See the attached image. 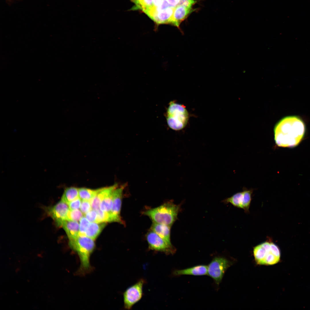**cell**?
I'll list each match as a JSON object with an SVG mask.
<instances>
[{
	"label": "cell",
	"instance_id": "obj_1",
	"mask_svg": "<svg viewBox=\"0 0 310 310\" xmlns=\"http://www.w3.org/2000/svg\"><path fill=\"white\" fill-rule=\"evenodd\" d=\"M274 140L278 146L296 147L301 142L305 132L303 121L295 116L287 117L276 124L274 130Z\"/></svg>",
	"mask_w": 310,
	"mask_h": 310
},
{
	"label": "cell",
	"instance_id": "obj_2",
	"mask_svg": "<svg viewBox=\"0 0 310 310\" xmlns=\"http://www.w3.org/2000/svg\"><path fill=\"white\" fill-rule=\"evenodd\" d=\"M181 205V204H175L170 201L158 207L148 209L143 212L142 214L148 216L153 222L171 227L177 218Z\"/></svg>",
	"mask_w": 310,
	"mask_h": 310
},
{
	"label": "cell",
	"instance_id": "obj_3",
	"mask_svg": "<svg viewBox=\"0 0 310 310\" xmlns=\"http://www.w3.org/2000/svg\"><path fill=\"white\" fill-rule=\"evenodd\" d=\"M94 241L86 236H80L74 239L69 240V246L79 256L80 266L78 272L80 273L87 272L91 269L90 258L95 247Z\"/></svg>",
	"mask_w": 310,
	"mask_h": 310
},
{
	"label": "cell",
	"instance_id": "obj_4",
	"mask_svg": "<svg viewBox=\"0 0 310 310\" xmlns=\"http://www.w3.org/2000/svg\"><path fill=\"white\" fill-rule=\"evenodd\" d=\"M253 252L255 260L259 265H274L280 259L279 248L271 241H266L255 247Z\"/></svg>",
	"mask_w": 310,
	"mask_h": 310
},
{
	"label": "cell",
	"instance_id": "obj_5",
	"mask_svg": "<svg viewBox=\"0 0 310 310\" xmlns=\"http://www.w3.org/2000/svg\"><path fill=\"white\" fill-rule=\"evenodd\" d=\"M166 118L168 125L171 129L179 130L187 125L189 114L184 105L171 101L167 110Z\"/></svg>",
	"mask_w": 310,
	"mask_h": 310
},
{
	"label": "cell",
	"instance_id": "obj_6",
	"mask_svg": "<svg viewBox=\"0 0 310 310\" xmlns=\"http://www.w3.org/2000/svg\"><path fill=\"white\" fill-rule=\"evenodd\" d=\"M231 264V262L227 258L218 255L213 257L208 266V275L213 279L217 287L225 272Z\"/></svg>",
	"mask_w": 310,
	"mask_h": 310
},
{
	"label": "cell",
	"instance_id": "obj_7",
	"mask_svg": "<svg viewBox=\"0 0 310 310\" xmlns=\"http://www.w3.org/2000/svg\"><path fill=\"white\" fill-rule=\"evenodd\" d=\"M146 237L150 250L168 255H173L176 251L172 244L168 243L151 230L147 232Z\"/></svg>",
	"mask_w": 310,
	"mask_h": 310
},
{
	"label": "cell",
	"instance_id": "obj_8",
	"mask_svg": "<svg viewBox=\"0 0 310 310\" xmlns=\"http://www.w3.org/2000/svg\"><path fill=\"white\" fill-rule=\"evenodd\" d=\"M145 280L142 278L127 288L123 294L124 306L127 310L131 309L142 298L143 288Z\"/></svg>",
	"mask_w": 310,
	"mask_h": 310
},
{
	"label": "cell",
	"instance_id": "obj_9",
	"mask_svg": "<svg viewBox=\"0 0 310 310\" xmlns=\"http://www.w3.org/2000/svg\"><path fill=\"white\" fill-rule=\"evenodd\" d=\"M44 209L48 216L54 220L56 225L61 227L67 217L69 208L68 205L61 200L53 206L45 207Z\"/></svg>",
	"mask_w": 310,
	"mask_h": 310
},
{
	"label": "cell",
	"instance_id": "obj_10",
	"mask_svg": "<svg viewBox=\"0 0 310 310\" xmlns=\"http://www.w3.org/2000/svg\"><path fill=\"white\" fill-rule=\"evenodd\" d=\"M125 186V184L119 187L118 186L113 192V204L110 212L112 222H117L122 224H124L120 216V212L123 191Z\"/></svg>",
	"mask_w": 310,
	"mask_h": 310
},
{
	"label": "cell",
	"instance_id": "obj_11",
	"mask_svg": "<svg viewBox=\"0 0 310 310\" xmlns=\"http://www.w3.org/2000/svg\"><path fill=\"white\" fill-rule=\"evenodd\" d=\"M175 7H169L165 9L157 10L153 8L146 14L158 26L160 24H170Z\"/></svg>",
	"mask_w": 310,
	"mask_h": 310
},
{
	"label": "cell",
	"instance_id": "obj_12",
	"mask_svg": "<svg viewBox=\"0 0 310 310\" xmlns=\"http://www.w3.org/2000/svg\"><path fill=\"white\" fill-rule=\"evenodd\" d=\"M173 275L176 276L184 275L195 276L208 275V266L199 265L185 269L176 270L173 272Z\"/></svg>",
	"mask_w": 310,
	"mask_h": 310
},
{
	"label": "cell",
	"instance_id": "obj_13",
	"mask_svg": "<svg viewBox=\"0 0 310 310\" xmlns=\"http://www.w3.org/2000/svg\"><path fill=\"white\" fill-rule=\"evenodd\" d=\"M192 11V9L177 5L174 8L170 24L179 27L181 22Z\"/></svg>",
	"mask_w": 310,
	"mask_h": 310
},
{
	"label": "cell",
	"instance_id": "obj_14",
	"mask_svg": "<svg viewBox=\"0 0 310 310\" xmlns=\"http://www.w3.org/2000/svg\"><path fill=\"white\" fill-rule=\"evenodd\" d=\"M118 186L117 184H115L111 186L100 188V191L90 201L92 209L96 211L99 209L100 205L102 199L106 196L112 192Z\"/></svg>",
	"mask_w": 310,
	"mask_h": 310
},
{
	"label": "cell",
	"instance_id": "obj_15",
	"mask_svg": "<svg viewBox=\"0 0 310 310\" xmlns=\"http://www.w3.org/2000/svg\"><path fill=\"white\" fill-rule=\"evenodd\" d=\"M61 227L65 230L69 240L74 239L79 236L80 225L78 221L66 220L63 221Z\"/></svg>",
	"mask_w": 310,
	"mask_h": 310
},
{
	"label": "cell",
	"instance_id": "obj_16",
	"mask_svg": "<svg viewBox=\"0 0 310 310\" xmlns=\"http://www.w3.org/2000/svg\"><path fill=\"white\" fill-rule=\"evenodd\" d=\"M170 227L167 225L153 222L150 230L168 243L172 244L170 241Z\"/></svg>",
	"mask_w": 310,
	"mask_h": 310
},
{
	"label": "cell",
	"instance_id": "obj_17",
	"mask_svg": "<svg viewBox=\"0 0 310 310\" xmlns=\"http://www.w3.org/2000/svg\"><path fill=\"white\" fill-rule=\"evenodd\" d=\"M106 225V223L90 222L86 233V236L95 240Z\"/></svg>",
	"mask_w": 310,
	"mask_h": 310
},
{
	"label": "cell",
	"instance_id": "obj_18",
	"mask_svg": "<svg viewBox=\"0 0 310 310\" xmlns=\"http://www.w3.org/2000/svg\"><path fill=\"white\" fill-rule=\"evenodd\" d=\"M79 197L78 189L74 187H70L65 189L61 200L67 204Z\"/></svg>",
	"mask_w": 310,
	"mask_h": 310
},
{
	"label": "cell",
	"instance_id": "obj_19",
	"mask_svg": "<svg viewBox=\"0 0 310 310\" xmlns=\"http://www.w3.org/2000/svg\"><path fill=\"white\" fill-rule=\"evenodd\" d=\"M100 188L93 189L86 188L78 189L79 197L82 200L90 201L96 195Z\"/></svg>",
	"mask_w": 310,
	"mask_h": 310
},
{
	"label": "cell",
	"instance_id": "obj_20",
	"mask_svg": "<svg viewBox=\"0 0 310 310\" xmlns=\"http://www.w3.org/2000/svg\"><path fill=\"white\" fill-rule=\"evenodd\" d=\"M243 196V191L237 193L231 197L226 198L223 200V202L226 204L230 203L235 207L242 209Z\"/></svg>",
	"mask_w": 310,
	"mask_h": 310
},
{
	"label": "cell",
	"instance_id": "obj_21",
	"mask_svg": "<svg viewBox=\"0 0 310 310\" xmlns=\"http://www.w3.org/2000/svg\"><path fill=\"white\" fill-rule=\"evenodd\" d=\"M113 192L106 196L101 202L100 205V209L101 210L106 212H111L113 204Z\"/></svg>",
	"mask_w": 310,
	"mask_h": 310
},
{
	"label": "cell",
	"instance_id": "obj_22",
	"mask_svg": "<svg viewBox=\"0 0 310 310\" xmlns=\"http://www.w3.org/2000/svg\"><path fill=\"white\" fill-rule=\"evenodd\" d=\"M252 189H245L243 193V199L242 202V208L246 213L249 212V208L251 200L252 194L253 192Z\"/></svg>",
	"mask_w": 310,
	"mask_h": 310
},
{
	"label": "cell",
	"instance_id": "obj_23",
	"mask_svg": "<svg viewBox=\"0 0 310 310\" xmlns=\"http://www.w3.org/2000/svg\"><path fill=\"white\" fill-rule=\"evenodd\" d=\"M153 0H140L133 8V9H139L144 13L153 6Z\"/></svg>",
	"mask_w": 310,
	"mask_h": 310
},
{
	"label": "cell",
	"instance_id": "obj_24",
	"mask_svg": "<svg viewBox=\"0 0 310 310\" xmlns=\"http://www.w3.org/2000/svg\"><path fill=\"white\" fill-rule=\"evenodd\" d=\"M96 211L97 215L95 222L98 223L112 222L110 212L102 211L100 209Z\"/></svg>",
	"mask_w": 310,
	"mask_h": 310
},
{
	"label": "cell",
	"instance_id": "obj_25",
	"mask_svg": "<svg viewBox=\"0 0 310 310\" xmlns=\"http://www.w3.org/2000/svg\"><path fill=\"white\" fill-rule=\"evenodd\" d=\"M83 217L82 213L78 209L69 210L68 212L67 220L78 221Z\"/></svg>",
	"mask_w": 310,
	"mask_h": 310
},
{
	"label": "cell",
	"instance_id": "obj_26",
	"mask_svg": "<svg viewBox=\"0 0 310 310\" xmlns=\"http://www.w3.org/2000/svg\"><path fill=\"white\" fill-rule=\"evenodd\" d=\"M90 223L85 216H83L80 220L79 236H86V230Z\"/></svg>",
	"mask_w": 310,
	"mask_h": 310
},
{
	"label": "cell",
	"instance_id": "obj_27",
	"mask_svg": "<svg viewBox=\"0 0 310 310\" xmlns=\"http://www.w3.org/2000/svg\"><path fill=\"white\" fill-rule=\"evenodd\" d=\"M81 212L85 215L92 209L91 203L90 201L82 200L80 207Z\"/></svg>",
	"mask_w": 310,
	"mask_h": 310
},
{
	"label": "cell",
	"instance_id": "obj_28",
	"mask_svg": "<svg viewBox=\"0 0 310 310\" xmlns=\"http://www.w3.org/2000/svg\"><path fill=\"white\" fill-rule=\"evenodd\" d=\"M81 202V199L79 197L69 203L67 205L70 210L78 209L80 207Z\"/></svg>",
	"mask_w": 310,
	"mask_h": 310
},
{
	"label": "cell",
	"instance_id": "obj_29",
	"mask_svg": "<svg viewBox=\"0 0 310 310\" xmlns=\"http://www.w3.org/2000/svg\"><path fill=\"white\" fill-rule=\"evenodd\" d=\"M84 215L85 216L90 222H96L97 215L96 210L92 209Z\"/></svg>",
	"mask_w": 310,
	"mask_h": 310
},
{
	"label": "cell",
	"instance_id": "obj_30",
	"mask_svg": "<svg viewBox=\"0 0 310 310\" xmlns=\"http://www.w3.org/2000/svg\"><path fill=\"white\" fill-rule=\"evenodd\" d=\"M195 0H180L178 5H181L187 8H191L192 6L195 3Z\"/></svg>",
	"mask_w": 310,
	"mask_h": 310
},
{
	"label": "cell",
	"instance_id": "obj_31",
	"mask_svg": "<svg viewBox=\"0 0 310 310\" xmlns=\"http://www.w3.org/2000/svg\"><path fill=\"white\" fill-rule=\"evenodd\" d=\"M171 7H175L179 3L180 0H166Z\"/></svg>",
	"mask_w": 310,
	"mask_h": 310
},
{
	"label": "cell",
	"instance_id": "obj_32",
	"mask_svg": "<svg viewBox=\"0 0 310 310\" xmlns=\"http://www.w3.org/2000/svg\"><path fill=\"white\" fill-rule=\"evenodd\" d=\"M162 1V0H153V6L156 8H158L161 5Z\"/></svg>",
	"mask_w": 310,
	"mask_h": 310
},
{
	"label": "cell",
	"instance_id": "obj_33",
	"mask_svg": "<svg viewBox=\"0 0 310 310\" xmlns=\"http://www.w3.org/2000/svg\"><path fill=\"white\" fill-rule=\"evenodd\" d=\"M132 2L134 3L135 4L137 3L140 0H130Z\"/></svg>",
	"mask_w": 310,
	"mask_h": 310
}]
</instances>
